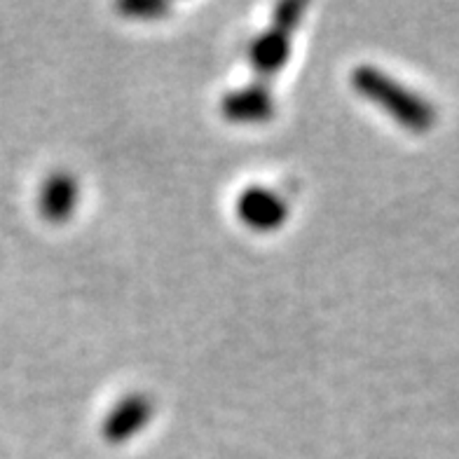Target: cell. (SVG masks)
Segmentation results:
<instances>
[{
    "mask_svg": "<svg viewBox=\"0 0 459 459\" xmlns=\"http://www.w3.org/2000/svg\"><path fill=\"white\" fill-rule=\"evenodd\" d=\"M350 82L363 99H368L377 108L385 110L408 132H429L438 120V113L429 99L405 87L403 82L392 78L389 73L380 71L377 66H370V64L357 66L351 71Z\"/></svg>",
    "mask_w": 459,
    "mask_h": 459,
    "instance_id": "cell-1",
    "label": "cell"
},
{
    "mask_svg": "<svg viewBox=\"0 0 459 459\" xmlns=\"http://www.w3.org/2000/svg\"><path fill=\"white\" fill-rule=\"evenodd\" d=\"M305 10H307V5L298 3V0L281 3L274 10L273 26L263 30L251 43L248 61H251V68L255 71V78L260 82H267V80L274 78L286 66V61L290 56V36H293V30L300 24Z\"/></svg>",
    "mask_w": 459,
    "mask_h": 459,
    "instance_id": "cell-2",
    "label": "cell"
},
{
    "mask_svg": "<svg viewBox=\"0 0 459 459\" xmlns=\"http://www.w3.org/2000/svg\"><path fill=\"white\" fill-rule=\"evenodd\" d=\"M237 216L255 232H274L286 223L289 204L270 187L251 186L237 197Z\"/></svg>",
    "mask_w": 459,
    "mask_h": 459,
    "instance_id": "cell-3",
    "label": "cell"
},
{
    "mask_svg": "<svg viewBox=\"0 0 459 459\" xmlns=\"http://www.w3.org/2000/svg\"><path fill=\"white\" fill-rule=\"evenodd\" d=\"M274 97L270 91L267 82H251L247 87L228 91L221 99V115L228 122L235 125H260V122H270L274 117Z\"/></svg>",
    "mask_w": 459,
    "mask_h": 459,
    "instance_id": "cell-4",
    "label": "cell"
},
{
    "mask_svg": "<svg viewBox=\"0 0 459 459\" xmlns=\"http://www.w3.org/2000/svg\"><path fill=\"white\" fill-rule=\"evenodd\" d=\"M152 417V401L145 394H129L120 403H115L101 424L103 438L113 446L125 443L139 434Z\"/></svg>",
    "mask_w": 459,
    "mask_h": 459,
    "instance_id": "cell-5",
    "label": "cell"
},
{
    "mask_svg": "<svg viewBox=\"0 0 459 459\" xmlns=\"http://www.w3.org/2000/svg\"><path fill=\"white\" fill-rule=\"evenodd\" d=\"M78 204V181L71 171H55L38 193V212L49 223H66Z\"/></svg>",
    "mask_w": 459,
    "mask_h": 459,
    "instance_id": "cell-6",
    "label": "cell"
},
{
    "mask_svg": "<svg viewBox=\"0 0 459 459\" xmlns=\"http://www.w3.org/2000/svg\"><path fill=\"white\" fill-rule=\"evenodd\" d=\"M169 3H160V0H129V3H120L117 13L125 14L127 19H160L169 13Z\"/></svg>",
    "mask_w": 459,
    "mask_h": 459,
    "instance_id": "cell-7",
    "label": "cell"
}]
</instances>
